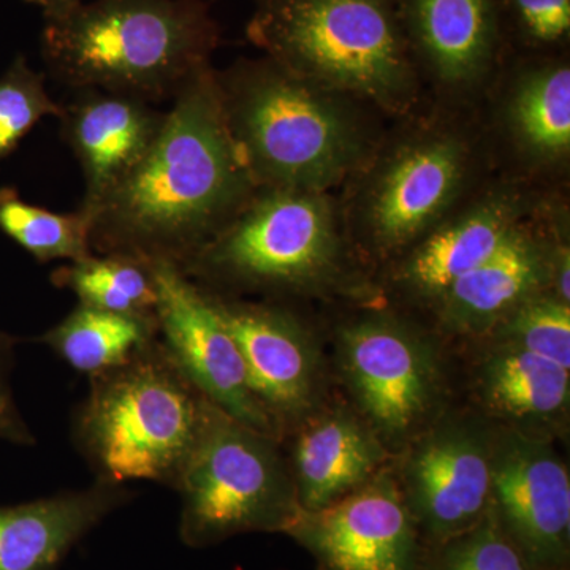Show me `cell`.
<instances>
[{"instance_id": "8fae6325", "label": "cell", "mask_w": 570, "mask_h": 570, "mask_svg": "<svg viewBox=\"0 0 570 570\" xmlns=\"http://www.w3.org/2000/svg\"><path fill=\"white\" fill-rule=\"evenodd\" d=\"M205 294L234 336L254 396L283 442L321 409L324 363L316 336L283 306L209 291Z\"/></svg>"}, {"instance_id": "d6986e66", "label": "cell", "mask_w": 570, "mask_h": 570, "mask_svg": "<svg viewBox=\"0 0 570 570\" xmlns=\"http://www.w3.org/2000/svg\"><path fill=\"white\" fill-rule=\"evenodd\" d=\"M523 200L493 194L431 228L397 265L396 284L406 294L436 303L450 285L483 264L519 230Z\"/></svg>"}, {"instance_id": "4dcf8cb0", "label": "cell", "mask_w": 570, "mask_h": 570, "mask_svg": "<svg viewBox=\"0 0 570 570\" xmlns=\"http://www.w3.org/2000/svg\"><path fill=\"white\" fill-rule=\"evenodd\" d=\"M24 2L39 7L43 10L45 18H51L75 9L82 3V0H24Z\"/></svg>"}, {"instance_id": "e0dca14e", "label": "cell", "mask_w": 570, "mask_h": 570, "mask_svg": "<svg viewBox=\"0 0 570 570\" xmlns=\"http://www.w3.org/2000/svg\"><path fill=\"white\" fill-rule=\"evenodd\" d=\"M553 257V249L520 225L497 253L434 303L439 324L450 335H489L521 303L551 291Z\"/></svg>"}, {"instance_id": "ffe728a7", "label": "cell", "mask_w": 570, "mask_h": 570, "mask_svg": "<svg viewBox=\"0 0 570 570\" xmlns=\"http://www.w3.org/2000/svg\"><path fill=\"white\" fill-rule=\"evenodd\" d=\"M409 50L439 80L478 81L493 63L501 39L499 0H393Z\"/></svg>"}, {"instance_id": "83f0119b", "label": "cell", "mask_w": 570, "mask_h": 570, "mask_svg": "<svg viewBox=\"0 0 570 570\" xmlns=\"http://www.w3.org/2000/svg\"><path fill=\"white\" fill-rule=\"evenodd\" d=\"M422 570H528L491 508L463 534L438 543Z\"/></svg>"}, {"instance_id": "9c48e42d", "label": "cell", "mask_w": 570, "mask_h": 570, "mask_svg": "<svg viewBox=\"0 0 570 570\" xmlns=\"http://www.w3.org/2000/svg\"><path fill=\"white\" fill-rule=\"evenodd\" d=\"M493 431L474 415H448L401 450L396 480L431 546L471 530L489 512Z\"/></svg>"}, {"instance_id": "8992f818", "label": "cell", "mask_w": 570, "mask_h": 570, "mask_svg": "<svg viewBox=\"0 0 570 570\" xmlns=\"http://www.w3.org/2000/svg\"><path fill=\"white\" fill-rule=\"evenodd\" d=\"M341 242L322 193L258 187L179 269L206 291L305 294L336 277Z\"/></svg>"}, {"instance_id": "d4e9b609", "label": "cell", "mask_w": 570, "mask_h": 570, "mask_svg": "<svg viewBox=\"0 0 570 570\" xmlns=\"http://www.w3.org/2000/svg\"><path fill=\"white\" fill-rule=\"evenodd\" d=\"M91 225L81 209L55 213L22 200L14 187L0 189V232L40 264L81 261L94 254Z\"/></svg>"}, {"instance_id": "5bb4252c", "label": "cell", "mask_w": 570, "mask_h": 570, "mask_svg": "<svg viewBox=\"0 0 570 570\" xmlns=\"http://www.w3.org/2000/svg\"><path fill=\"white\" fill-rule=\"evenodd\" d=\"M469 151L459 137L409 141L385 160L367 190L363 224L382 253L414 245L439 224L466 178Z\"/></svg>"}, {"instance_id": "277c9868", "label": "cell", "mask_w": 570, "mask_h": 570, "mask_svg": "<svg viewBox=\"0 0 570 570\" xmlns=\"http://www.w3.org/2000/svg\"><path fill=\"white\" fill-rule=\"evenodd\" d=\"M225 119L255 186L324 193L362 159L354 116L272 58L217 75Z\"/></svg>"}, {"instance_id": "cb8c5ba5", "label": "cell", "mask_w": 570, "mask_h": 570, "mask_svg": "<svg viewBox=\"0 0 570 570\" xmlns=\"http://www.w3.org/2000/svg\"><path fill=\"white\" fill-rule=\"evenodd\" d=\"M52 284L77 296L78 305L126 316L156 317L151 265L126 255L91 254L51 275Z\"/></svg>"}, {"instance_id": "4316f807", "label": "cell", "mask_w": 570, "mask_h": 570, "mask_svg": "<svg viewBox=\"0 0 570 570\" xmlns=\"http://www.w3.org/2000/svg\"><path fill=\"white\" fill-rule=\"evenodd\" d=\"M45 86V77L17 56L0 77V164L14 153L26 135L47 116H61Z\"/></svg>"}, {"instance_id": "484cf974", "label": "cell", "mask_w": 570, "mask_h": 570, "mask_svg": "<svg viewBox=\"0 0 570 570\" xmlns=\"http://www.w3.org/2000/svg\"><path fill=\"white\" fill-rule=\"evenodd\" d=\"M487 336L570 370V303L551 291L521 303Z\"/></svg>"}, {"instance_id": "52a82bcc", "label": "cell", "mask_w": 570, "mask_h": 570, "mask_svg": "<svg viewBox=\"0 0 570 570\" xmlns=\"http://www.w3.org/2000/svg\"><path fill=\"white\" fill-rule=\"evenodd\" d=\"M279 444L212 404L174 489L184 546L206 549L249 532H287L302 508Z\"/></svg>"}, {"instance_id": "f546056e", "label": "cell", "mask_w": 570, "mask_h": 570, "mask_svg": "<svg viewBox=\"0 0 570 570\" xmlns=\"http://www.w3.org/2000/svg\"><path fill=\"white\" fill-rule=\"evenodd\" d=\"M17 344V337L0 330V441L31 448L36 445L37 439L31 426L22 417L11 389Z\"/></svg>"}, {"instance_id": "ac0fdd59", "label": "cell", "mask_w": 570, "mask_h": 570, "mask_svg": "<svg viewBox=\"0 0 570 570\" xmlns=\"http://www.w3.org/2000/svg\"><path fill=\"white\" fill-rule=\"evenodd\" d=\"M132 494L126 485L96 480L88 489L0 505V570H58L70 550Z\"/></svg>"}, {"instance_id": "30bf717a", "label": "cell", "mask_w": 570, "mask_h": 570, "mask_svg": "<svg viewBox=\"0 0 570 570\" xmlns=\"http://www.w3.org/2000/svg\"><path fill=\"white\" fill-rule=\"evenodd\" d=\"M490 508L528 570H568L569 471L546 434L494 428Z\"/></svg>"}, {"instance_id": "603a6c76", "label": "cell", "mask_w": 570, "mask_h": 570, "mask_svg": "<svg viewBox=\"0 0 570 570\" xmlns=\"http://www.w3.org/2000/svg\"><path fill=\"white\" fill-rule=\"evenodd\" d=\"M509 127L527 156L562 159L570 148V70L546 63L521 75L508 107Z\"/></svg>"}, {"instance_id": "2e32d148", "label": "cell", "mask_w": 570, "mask_h": 570, "mask_svg": "<svg viewBox=\"0 0 570 570\" xmlns=\"http://www.w3.org/2000/svg\"><path fill=\"white\" fill-rule=\"evenodd\" d=\"M288 434V469L306 512L335 504L385 469L389 450L355 411L317 409Z\"/></svg>"}, {"instance_id": "6da1fadb", "label": "cell", "mask_w": 570, "mask_h": 570, "mask_svg": "<svg viewBox=\"0 0 570 570\" xmlns=\"http://www.w3.org/2000/svg\"><path fill=\"white\" fill-rule=\"evenodd\" d=\"M255 190L206 67L179 89L148 154L94 213L92 253L181 266Z\"/></svg>"}, {"instance_id": "7c38bea8", "label": "cell", "mask_w": 570, "mask_h": 570, "mask_svg": "<svg viewBox=\"0 0 570 570\" xmlns=\"http://www.w3.org/2000/svg\"><path fill=\"white\" fill-rule=\"evenodd\" d=\"M151 265L157 288L159 341L184 376L225 414L261 433L277 436L250 389L242 352L217 316L208 295L178 265Z\"/></svg>"}, {"instance_id": "ba28073f", "label": "cell", "mask_w": 570, "mask_h": 570, "mask_svg": "<svg viewBox=\"0 0 570 570\" xmlns=\"http://www.w3.org/2000/svg\"><path fill=\"white\" fill-rule=\"evenodd\" d=\"M336 358L356 414L389 452L438 419L444 370L422 330L393 314H365L337 330Z\"/></svg>"}, {"instance_id": "5b68a950", "label": "cell", "mask_w": 570, "mask_h": 570, "mask_svg": "<svg viewBox=\"0 0 570 570\" xmlns=\"http://www.w3.org/2000/svg\"><path fill=\"white\" fill-rule=\"evenodd\" d=\"M249 39L292 73L396 107L412 88L411 50L393 0H258Z\"/></svg>"}, {"instance_id": "4fadbf2b", "label": "cell", "mask_w": 570, "mask_h": 570, "mask_svg": "<svg viewBox=\"0 0 570 570\" xmlns=\"http://www.w3.org/2000/svg\"><path fill=\"white\" fill-rule=\"evenodd\" d=\"M285 534L318 570H422L425 560L417 524L387 468L328 508L302 510Z\"/></svg>"}, {"instance_id": "7a4b0ae2", "label": "cell", "mask_w": 570, "mask_h": 570, "mask_svg": "<svg viewBox=\"0 0 570 570\" xmlns=\"http://www.w3.org/2000/svg\"><path fill=\"white\" fill-rule=\"evenodd\" d=\"M45 20L41 52L59 81L148 104L209 67L219 37L204 0H94Z\"/></svg>"}, {"instance_id": "9a60e30c", "label": "cell", "mask_w": 570, "mask_h": 570, "mask_svg": "<svg viewBox=\"0 0 570 570\" xmlns=\"http://www.w3.org/2000/svg\"><path fill=\"white\" fill-rule=\"evenodd\" d=\"M59 119L63 140L85 175L80 209L92 223L105 198L148 154L163 129L165 112L135 97L82 89L73 102L62 105Z\"/></svg>"}, {"instance_id": "44dd1931", "label": "cell", "mask_w": 570, "mask_h": 570, "mask_svg": "<svg viewBox=\"0 0 570 570\" xmlns=\"http://www.w3.org/2000/svg\"><path fill=\"white\" fill-rule=\"evenodd\" d=\"M475 392L504 426L542 434V428L568 412L570 370L519 347L491 343L475 370Z\"/></svg>"}, {"instance_id": "f1b7e54d", "label": "cell", "mask_w": 570, "mask_h": 570, "mask_svg": "<svg viewBox=\"0 0 570 570\" xmlns=\"http://www.w3.org/2000/svg\"><path fill=\"white\" fill-rule=\"evenodd\" d=\"M509 10L524 40L557 45L570 32V0H509Z\"/></svg>"}, {"instance_id": "7402d4cb", "label": "cell", "mask_w": 570, "mask_h": 570, "mask_svg": "<svg viewBox=\"0 0 570 570\" xmlns=\"http://www.w3.org/2000/svg\"><path fill=\"white\" fill-rule=\"evenodd\" d=\"M157 336L156 317L78 305L40 341L75 371L92 377L122 365Z\"/></svg>"}, {"instance_id": "3957f363", "label": "cell", "mask_w": 570, "mask_h": 570, "mask_svg": "<svg viewBox=\"0 0 570 570\" xmlns=\"http://www.w3.org/2000/svg\"><path fill=\"white\" fill-rule=\"evenodd\" d=\"M212 404L157 336L122 365L89 377L71 438L96 480L175 489Z\"/></svg>"}]
</instances>
